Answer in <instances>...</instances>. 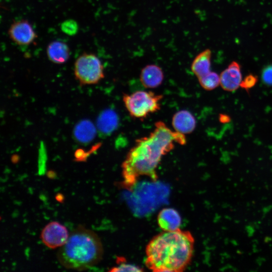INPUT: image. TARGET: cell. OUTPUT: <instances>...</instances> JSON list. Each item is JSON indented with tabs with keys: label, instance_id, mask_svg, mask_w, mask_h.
I'll use <instances>...</instances> for the list:
<instances>
[{
	"label": "cell",
	"instance_id": "obj_21",
	"mask_svg": "<svg viewBox=\"0 0 272 272\" xmlns=\"http://www.w3.org/2000/svg\"><path fill=\"white\" fill-rule=\"evenodd\" d=\"M230 117L226 114H220L219 116V120L222 123H227L230 121Z\"/></svg>",
	"mask_w": 272,
	"mask_h": 272
},
{
	"label": "cell",
	"instance_id": "obj_4",
	"mask_svg": "<svg viewBox=\"0 0 272 272\" xmlns=\"http://www.w3.org/2000/svg\"><path fill=\"white\" fill-rule=\"evenodd\" d=\"M161 94L152 91H138L124 94L122 100L129 115L133 118L143 119L161 109Z\"/></svg>",
	"mask_w": 272,
	"mask_h": 272
},
{
	"label": "cell",
	"instance_id": "obj_13",
	"mask_svg": "<svg viewBox=\"0 0 272 272\" xmlns=\"http://www.w3.org/2000/svg\"><path fill=\"white\" fill-rule=\"evenodd\" d=\"M48 59L57 64L65 62L70 55V49L64 42L60 41H54L49 44L46 49Z\"/></svg>",
	"mask_w": 272,
	"mask_h": 272
},
{
	"label": "cell",
	"instance_id": "obj_10",
	"mask_svg": "<svg viewBox=\"0 0 272 272\" xmlns=\"http://www.w3.org/2000/svg\"><path fill=\"white\" fill-rule=\"evenodd\" d=\"M164 78V73L161 67L154 64H148L144 67L140 75L142 85L149 89H154L160 86Z\"/></svg>",
	"mask_w": 272,
	"mask_h": 272
},
{
	"label": "cell",
	"instance_id": "obj_17",
	"mask_svg": "<svg viewBox=\"0 0 272 272\" xmlns=\"http://www.w3.org/2000/svg\"><path fill=\"white\" fill-rule=\"evenodd\" d=\"M60 28L63 33L69 36L76 35L79 28L77 22L73 19H68L63 22Z\"/></svg>",
	"mask_w": 272,
	"mask_h": 272
},
{
	"label": "cell",
	"instance_id": "obj_11",
	"mask_svg": "<svg viewBox=\"0 0 272 272\" xmlns=\"http://www.w3.org/2000/svg\"><path fill=\"white\" fill-rule=\"evenodd\" d=\"M196 121L193 115L186 110L176 112L173 116L172 125L175 131L186 134L195 128Z\"/></svg>",
	"mask_w": 272,
	"mask_h": 272
},
{
	"label": "cell",
	"instance_id": "obj_3",
	"mask_svg": "<svg viewBox=\"0 0 272 272\" xmlns=\"http://www.w3.org/2000/svg\"><path fill=\"white\" fill-rule=\"evenodd\" d=\"M103 248L98 235L93 231L80 227L70 234L66 243L60 247L57 257L64 267L84 270L101 260Z\"/></svg>",
	"mask_w": 272,
	"mask_h": 272
},
{
	"label": "cell",
	"instance_id": "obj_6",
	"mask_svg": "<svg viewBox=\"0 0 272 272\" xmlns=\"http://www.w3.org/2000/svg\"><path fill=\"white\" fill-rule=\"evenodd\" d=\"M70 234L67 228L56 221L47 224L42 229L40 237L42 242L48 248L60 247L67 241Z\"/></svg>",
	"mask_w": 272,
	"mask_h": 272
},
{
	"label": "cell",
	"instance_id": "obj_7",
	"mask_svg": "<svg viewBox=\"0 0 272 272\" xmlns=\"http://www.w3.org/2000/svg\"><path fill=\"white\" fill-rule=\"evenodd\" d=\"M8 34L12 40L20 45H29L37 37L31 25L25 20L13 23L9 29Z\"/></svg>",
	"mask_w": 272,
	"mask_h": 272
},
{
	"label": "cell",
	"instance_id": "obj_8",
	"mask_svg": "<svg viewBox=\"0 0 272 272\" xmlns=\"http://www.w3.org/2000/svg\"><path fill=\"white\" fill-rule=\"evenodd\" d=\"M220 85L228 92H234L240 87L242 81L240 65L236 61L232 62L220 75Z\"/></svg>",
	"mask_w": 272,
	"mask_h": 272
},
{
	"label": "cell",
	"instance_id": "obj_14",
	"mask_svg": "<svg viewBox=\"0 0 272 272\" xmlns=\"http://www.w3.org/2000/svg\"><path fill=\"white\" fill-rule=\"evenodd\" d=\"M181 221L178 212L171 208L163 209L157 217L158 224L163 231L174 230L179 228Z\"/></svg>",
	"mask_w": 272,
	"mask_h": 272
},
{
	"label": "cell",
	"instance_id": "obj_16",
	"mask_svg": "<svg viewBox=\"0 0 272 272\" xmlns=\"http://www.w3.org/2000/svg\"><path fill=\"white\" fill-rule=\"evenodd\" d=\"M198 80L201 87L207 91L213 90L220 85V75L215 72H210Z\"/></svg>",
	"mask_w": 272,
	"mask_h": 272
},
{
	"label": "cell",
	"instance_id": "obj_15",
	"mask_svg": "<svg viewBox=\"0 0 272 272\" xmlns=\"http://www.w3.org/2000/svg\"><path fill=\"white\" fill-rule=\"evenodd\" d=\"M211 50L207 49L198 54L193 59L191 70L198 79L211 72Z\"/></svg>",
	"mask_w": 272,
	"mask_h": 272
},
{
	"label": "cell",
	"instance_id": "obj_9",
	"mask_svg": "<svg viewBox=\"0 0 272 272\" xmlns=\"http://www.w3.org/2000/svg\"><path fill=\"white\" fill-rule=\"evenodd\" d=\"M118 123L119 117L117 113L113 109L108 108L102 111L98 115L96 127L99 134L105 137L115 131Z\"/></svg>",
	"mask_w": 272,
	"mask_h": 272
},
{
	"label": "cell",
	"instance_id": "obj_12",
	"mask_svg": "<svg viewBox=\"0 0 272 272\" xmlns=\"http://www.w3.org/2000/svg\"><path fill=\"white\" fill-rule=\"evenodd\" d=\"M97 128L88 119H83L78 122L73 129V136L76 141L81 144H87L95 138Z\"/></svg>",
	"mask_w": 272,
	"mask_h": 272
},
{
	"label": "cell",
	"instance_id": "obj_5",
	"mask_svg": "<svg viewBox=\"0 0 272 272\" xmlns=\"http://www.w3.org/2000/svg\"><path fill=\"white\" fill-rule=\"evenodd\" d=\"M76 78L82 85H92L104 78V67L94 54L84 53L76 60L74 66Z\"/></svg>",
	"mask_w": 272,
	"mask_h": 272
},
{
	"label": "cell",
	"instance_id": "obj_20",
	"mask_svg": "<svg viewBox=\"0 0 272 272\" xmlns=\"http://www.w3.org/2000/svg\"><path fill=\"white\" fill-rule=\"evenodd\" d=\"M261 80L265 85L272 86V64L263 69L261 73Z\"/></svg>",
	"mask_w": 272,
	"mask_h": 272
},
{
	"label": "cell",
	"instance_id": "obj_18",
	"mask_svg": "<svg viewBox=\"0 0 272 272\" xmlns=\"http://www.w3.org/2000/svg\"><path fill=\"white\" fill-rule=\"evenodd\" d=\"M110 270L113 271H142L143 269L134 264L120 261L118 266L113 267Z\"/></svg>",
	"mask_w": 272,
	"mask_h": 272
},
{
	"label": "cell",
	"instance_id": "obj_2",
	"mask_svg": "<svg viewBox=\"0 0 272 272\" xmlns=\"http://www.w3.org/2000/svg\"><path fill=\"white\" fill-rule=\"evenodd\" d=\"M194 245V239L188 231H163L147 245L145 265L154 272L183 271L191 261Z\"/></svg>",
	"mask_w": 272,
	"mask_h": 272
},
{
	"label": "cell",
	"instance_id": "obj_19",
	"mask_svg": "<svg viewBox=\"0 0 272 272\" xmlns=\"http://www.w3.org/2000/svg\"><path fill=\"white\" fill-rule=\"evenodd\" d=\"M257 77L253 75H248L242 81L240 87L246 91H248L253 87L257 82Z\"/></svg>",
	"mask_w": 272,
	"mask_h": 272
},
{
	"label": "cell",
	"instance_id": "obj_1",
	"mask_svg": "<svg viewBox=\"0 0 272 272\" xmlns=\"http://www.w3.org/2000/svg\"><path fill=\"white\" fill-rule=\"evenodd\" d=\"M176 143L185 145V134L172 130L162 121L156 122L153 131L137 139L128 152L121 164L122 186L131 190L143 176L156 181L157 168L162 158L175 148Z\"/></svg>",
	"mask_w": 272,
	"mask_h": 272
}]
</instances>
